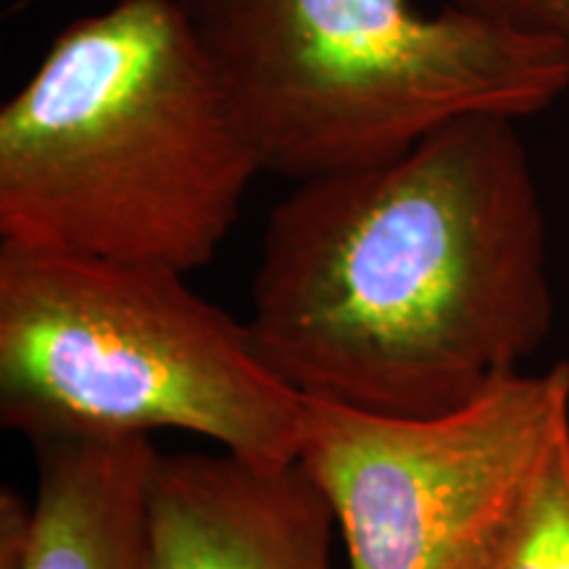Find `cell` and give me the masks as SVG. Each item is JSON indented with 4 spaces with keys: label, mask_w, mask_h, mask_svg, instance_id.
I'll return each mask as SVG.
<instances>
[{
    "label": "cell",
    "mask_w": 569,
    "mask_h": 569,
    "mask_svg": "<svg viewBox=\"0 0 569 569\" xmlns=\"http://www.w3.org/2000/svg\"><path fill=\"white\" fill-rule=\"evenodd\" d=\"M34 540V498L0 488V569H24Z\"/></svg>",
    "instance_id": "cell-10"
},
{
    "label": "cell",
    "mask_w": 569,
    "mask_h": 569,
    "mask_svg": "<svg viewBox=\"0 0 569 569\" xmlns=\"http://www.w3.org/2000/svg\"><path fill=\"white\" fill-rule=\"evenodd\" d=\"M259 172L177 0H117L63 27L0 109V238L188 274Z\"/></svg>",
    "instance_id": "cell-2"
},
{
    "label": "cell",
    "mask_w": 569,
    "mask_h": 569,
    "mask_svg": "<svg viewBox=\"0 0 569 569\" xmlns=\"http://www.w3.org/2000/svg\"><path fill=\"white\" fill-rule=\"evenodd\" d=\"M478 569H569V430L553 440Z\"/></svg>",
    "instance_id": "cell-8"
},
{
    "label": "cell",
    "mask_w": 569,
    "mask_h": 569,
    "mask_svg": "<svg viewBox=\"0 0 569 569\" xmlns=\"http://www.w3.org/2000/svg\"><path fill=\"white\" fill-rule=\"evenodd\" d=\"M303 398L298 465L332 507L348 569H478L569 430V361L432 417Z\"/></svg>",
    "instance_id": "cell-5"
},
{
    "label": "cell",
    "mask_w": 569,
    "mask_h": 569,
    "mask_svg": "<svg viewBox=\"0 0 569 569\" xmlns=\"http://www.w3.org/2000/svg\"><path fill=\"white\" fill-rule=\"evenodd\" d=\"M332 507L293 461L159 453L146 490V569H336Z\"/></svg>",
    "instance_id": "cell-6"
},
{
    "label": "cell",
    "mask_w": 569,
    "mask_h": 569,
    "mask_svg": "<svg viewBox=\"0 0 569 569\" xmlns=\"http://www.w3.org/2000/svg\"><path fill=\"white\" fill-rule=\"evenodd\" d=\"M519 119L475 113L269 213L248 330L301 396L443 415L551 336L549 230Z\"/></svg>",
    "instance_id": "cell-1"
},
{
    "label": "cell",
    "mask_w": 569,
    "mask_h": 569,
    "mask_svg": "<svg viewBox=\"0 0 569 569\" xmlns=\"http://www.w3.org/2000/svg\"><path fill=\"white\" fill-rule=\"evenodd\" d=\"M151 438L38 443L34 540L24 569H146Z\"/></svg>",
    "instance_id": "cell-7"
},
{
    "label": "cell",
    "mask_w": 569,
    "mask_h": 569,
    "mask_svg": "<svg viewBox=\"0 0 569 569\" xmlns=\"http://www.w3.org/2000/svg\"><path fill=\"white\" fill-rule=\"evenodd\" d=\"M448 6L496 24L546 34L569 48V0H451Z\"/></svg>",
    "instance_id": "cell-9"
},
{
    "label": "cell",
    "mask_w": 569,
    "mask_h": 569,
    "mask_svg": "<svg viewBox=\"0 0 569 569\" xmlns=\"http://www.w3.org/2000/svg\"><path fill=\"white\" fill-rule=\"evenodd\" d=\"M264 172L372 167L448 122L525 119L569 90V48L411 0H177Z\"/></svg>",
    "instance_id": "cell-3"
},
{
    "label": "cell",
    "mask_w": 569,
    "mask_h": 569,
    "mask_svg": "<svg viewBox=\"0 0 569 569\" xmlns=\"http://www.w3.org/2000/svg\"><path fill=\"white\" fill-rule=\"evenodd\" d=\"M303 403L177 269L0 246V422L34 446L182 430L284 467Z\"/></svg>",
    "instance_id": "cell-4"
}]
</instances>
